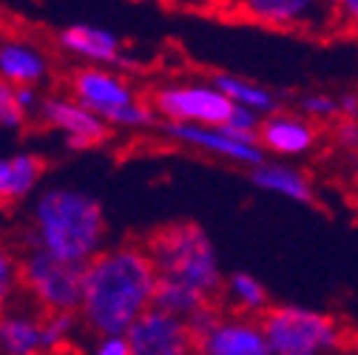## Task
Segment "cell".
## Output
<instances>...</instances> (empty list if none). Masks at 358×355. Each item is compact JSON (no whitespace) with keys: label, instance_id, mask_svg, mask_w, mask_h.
<instances>
[{"label":"cell","instance_id":"24","mask_svg":"<svg viewBox=\"0 0 358 355\" xmlns=\"http://www.w3.org/2000/svg\"><path fill=\"white\" fill-rule=\"evenodd\" d=\"M26 122H29V117L17 103V88L0 82V128L3 131H20Z\"/></svg>","mask_w":358,"mask_h":355},{"label":"cell","instance_id":"1","mask_svg":"<svg viewBox=\"0 0 358 355\" xmlns=\"http://www.w3.org/2000/svg\"><path fill=\"white\" fill-rule=\"evenodd\" d=\"M157 273L140 242L103 247L83 268L77 321L94 338L125 335V330L154 307Z\"/></svg>","mask_w":358,"mask_h":355},{"label":"cell","instance_id":"14","mask_svg":"<svg viewBox=\"0 0 358 355\" xmlns=\"http://www.w3.org/2000/svg\"><path fill=\"white\" fill-rule=\"evenodd\" d=\"M196 355H271L259 319L225 316L219 319L194 341Z\"/></svg>","mask_w":358,"mask_h":355},{"label":"cell","instance_id":"23","mask_svg":"<svg viewBox=\"0 0 358 355\" xmlns=\"http://www.w3.org/2000/svg\"><path fill=\"white\" fill-rule=\"evenodd\" d=\"M17 296H20L17 253L9 245H0V316L17 301Z\"/></svg>","mask_w":358,"mask_h":355},{"label":"cell","instance_id":"6","mask_svg":"<svg viewBox=\"0 0 358 355\" xmlns=\"http://www.w3.org/2000/svg\"><path fill=\"white\" fill-rule=\"evenodd\" d=\"M20 293L40 313H74L80 307L83 268L66 264L43 250L23 247L17 253Z\"/></svg>","mask_w":358,"mask_h":355},{"label":"cell","instance_id":"2","mask_svg":"<svg viewBox=\"0 0 358 355\" xmlns=\"http://www.w3.org/2000/svg\"><path fill=\"white\" fill-rule=\"evenodd\" d=\"M108 239V219L94 194L55 185L31 199L23 247L49 253L66 264L85 268Z\"/></svg>","mask_w":358,"mask_h":355},{"label":"cell","instance_id":"8","mask_svg":"<svg viewBox=\"0 0 358 355\" xmlns=\"http://www.w3.org/2000/svg\"><path fill=\"white\" fill-rule=\"evenodd\" d=\"M162 137H168L171 143H179L191 151H199L205 157L231 162L239 168H256L262 165L267 157L262 154L256 140H245L236 137L225 128H202V125H173V122H157V128Z\"/></svg>","mask_w":358,"mask_h":355},{"label":"cell","instance_id":"17","mask_svg":"<svg viewBox=\"0 0 358 355\" xmlns=\"http://www.w3.org/2000/svg\"><path fill=\"white\" fill-rule=\"evenodd\" d=\"M250 185L264 191V194H273L282 199H290L296 205H313L316 202V188H313L310 176L290 165V162H279V159H264L262 165L250 168Z\"/></svg>","mask_w":358,"mask_h":355},{"label":"cell","instance_id":"22","mask_svg":"<svg viewBox=\"0 0 358 355\" xmlns=\"http://www.w3.org/2000/svg\"><path fill=\"white\" fill-rule=\"evenodd\" d=\"M80 330V321L74 313H43V338H46V352H60L74 333Z\"/></svg>","mask_w":358,"mask_h":355},{"label":"cell","instance_id":"10","mask_svg":"<svg viewBox=\"0 0 358 355\" xmlns=\"http://www.w3.org/2000/svg\"><path fill=\"white\" fill-rule=\"evenodd\" d=\"M128 355H196L188 324L151 307L125 330Z\"/></svg>","mask_w":358,"mask_h":355},{"label":"cell","instance_id":"12","mask_svg":"<svg viewBox=\"0 0 358 355\" xmlns=\"http://www.w3.org/2000/svg\"><path fill=\"white\" fill-rule=\"evenodd\" d=\"M57 46L80 60L83 66H97V68H125L128 57L122 52V40L106 26L94 23H69L57 31Z\"/></svg>","mask_w":358,"mask_h":355},{"label":"cell","instance_id":"26","mask_svg":"<svg viewBox=\"0 0 358 355\" xmlns=\"http://www.w3.org/2000/svg\"><path fill=\"white\" fill-rule=\"evenodd\" d=\"M333 140H336V145L344 154L358 157V122H352V119H336L333 122Z\"/></svg>","mask_w":358,"mask_h":355},{"label":"cell","instance_id":"20","mask_svg":"<svg viewBox=\"0 0 358 355\" xmlns=\"http://www.w3.org/2000/svg\"><path fill=\"white\" fill-rule=\"evenodd\" d=\"M222 296L231 301V307L236 310V316H248V319H262L267 310H271V293L267 287L250 276V273H231L225 276V284H222ZM219 296V298H222Z\"/></svg>","mask_w":358,"mask_h":355},{"label":"cell","instance_id":"21","mask_svg":"<svg viewBox=\"0 0 358 355\" xmlns=\"http://www.w3.org/2000/svg\"><path fill=\"white\" fill-rule=\"evenodd\" d=\"M296 114L304 117L307 122H336L338 119V106L336 94L330 92H304L296 97Z\"/></svg>","mask_w":358,"mask_h":355},{"label":"cell","instance_id":"18","mask_svg":"<svg viewBox=\"0 0 358 355\" xmlns=\"http://www.w3.org/2000/svg\"><path fill=\"white\" fill-rule=\"evenodd\" d=\"M46 173V159L34 151H15L0 157V205L29 199Z\"/></svg>","mask_w":358,"mask_h":355},{"label":"cell","instance_id":"3","mask_svg":"<svg viewBox=\"0 0 358 355\" xmlns=\"http://www.w3.org/2000/svg\"><path fill=\"white\" fill-rule=\"evenodd\" d=\"M140 245L154 264L157 279L185 284L210 301L222 296L225 273H222L216 245L199 222H168L151 231Z\"/></svg>","mask_w":358,"mask_h":355},{"label":"cell","instance_id":"30","mask_svg":"<svg viewBox=\"0 0 358 355\" xmlns=\"http://www.w3.org/2000/svg\"><path fill=\"white\" fill-rule=\"evenodd\" d=\"M352 182H355V188H358V168H355V173H352Z\"/></svg>","mask_w":358,"mask_h":355},{"label":"cell","instance_id":"15","mask_svg":"<svg viewBox=\"0 0 358 355\" xmlns=\"http://www.w3.org/2000/svg\"><path fill=\"white\" fill-rule=\"evenodd\" d=\"M52 77V57L26 37L0 40V82L12 88H37Z\"/></svg>","mask_w":358,"mask_h":355},{"label":"cell","instance_id":"29","mask_svg":"<svg viewBox=\"0 0 358 355\" xmlns=\"http://www.w3.org/2000/svg\"><path fill=\"white\" fill-rule=\"evenodd\" d=\"M336 106H338V119H352L358 122V92L355 88H344L336 94Z\"/></svg>","mask_w":358,"mask_h":355},{"label":"cell","instance_id":"19","mask_svg":"<svg viewBox=\"0 0 358 355\" xmlns=\"http://www.w3.org/2000/svg\"><path fill=\"white\" fill-rule=\"evenodd\" d=\"M208 82L216 88V92L225 97L231 106L236 108H245V111H253L256 117H271L276 111H282V100L276 92H271L267 85L256 82V80H248L242 74H231V71H213L208 77Z\"/></svg>","mask_w":358,"mask_h":355},{"label":"cell","instance_id":"4","mask_svg":"<svg viewBox=\"0 0 358 355\" xmlns=\"http://www.w3.org/2000/svg\"><path fill=\"white\" fill-rule=\"evenodd\" d=\"M69 97H74L85 111L100 117L111 131H148L157 128V117L145 103V94L134 80L114 68L77 66L69 74Z\"/></svg>","mask_w":358,"mask_h":355},{"label":"cell","instance_id":"28","mask_svg":"<svg viewBox=\"0 0 358 355\" xmlns=\"http://www.w3.org/2000/svg\"><path fill=\"white\" fill-rule=\"evenodd\" d=\"M333 6V26H344L358 31V0H338Z\"/></svg>","mask_w":358,"mask_h":355},{"label":"cell","instance_id":"27","mask_svg":"<svg viewBox=\"0 0 358 355\" xmlns=\"http://www.w3.org/2000/svg\"><path fill=\"white\" fill-rule=\"evenodd\" d=\"M85 355H128L125 335H97Z\"/></svg>","mask_w":358,"mask_h":355},{"label":"cell","instance_id":"25","mask_svg":"<svg viewBox=\"0 0 358 355\" xmlns=\"http://www.w3.org/2000/svg\"><path fill=\"white\" fill-rule=\"evenodd\" d=\"M259 122H262V117H256L253 111H245V108H236V106H234V111H231L228 122L222 125V128H225V131H231V134H236V137H245V140H256Z\"/></svg>","mask_w":358,"mask_h":355},{"label":"cell","instance_id":"11","mask_svg":"<svg viewBox=\"0 0 358 355\" xmlns=\"http://www.w3.org/2000/svg\"><path fill=\"white\" fill-rule=\"evenodd\" d=\"M236 9L242 20L276 31H319L324 23H333V6L313 0H245Z\"/></svg>","mask_w":358,"mask_h":355},{"label":"cell","instance_id":"13","mask_svg":"<svg viewBox=\"0 0 358 355\" xmlns=\"http://www.w3.org/2000/svg\"><path fill=\"white\" fill-rule=\"evenodd\" d=\"M256 143L264 157L273 154V157H279V162L299 159V157H307L319 145V125L307 122L296 111H276L259 122Z\"/></svg>","mask_w":358,"mask_h":355},{"label":"cell","instance_id":"5","mask_svg":"<svg viewBox=\"0 0 358 355\" xmlns=\"http://www.w3.org/2000/svg\"><path fill=\"white\" fill-rule=\"evenodd\" d=\"M259 324L271 355H327L341 344L338 321L304 304H271Z\"/></svg>","mask_w":358,"mask_h":355},{"label":"cell","instance_id":"9","mask_svg":"<svg viewBox=\"0 0 358 355\" xmlns=\"http://www.w3.org/2000/svg\"><path fill=\"white\" fill-rule=\"evenodd\" d=\"M37 119H43L52 131H57L71 151H88V148L106 145L114 134L100 117L85 111L69 94H43Z\"/></svg>","mask_w":358,"mask_h":355},{"label":"cell","instance_id":"7","mask_svg":"<svg viewBox=\"0 0 358 355\" xmlns=\"http://www.w3.org/2000/svg\"><path fill=\"white\" fill-rule=\"evenodd\" d=\"M157 122L173 125H202V128H222L228 122L234 106L222 97L208 80H168L154 85L145 94Z\"/></svg>","mask_w":358,"mask_h":355},{"label":"cell","instance_id":"16","mask_svg":"<svg viewBox=\"0 0 358 355\" xmlns=\"http://www.w3.org/2000/svg\"><path fill=\"white\" fill-rule=\"evenodd\" d=\"M0 355H49L43 338V313L17 301L0 316Z\"/></svg>","mask_w":358,"mask_h":355}]
</instances>
